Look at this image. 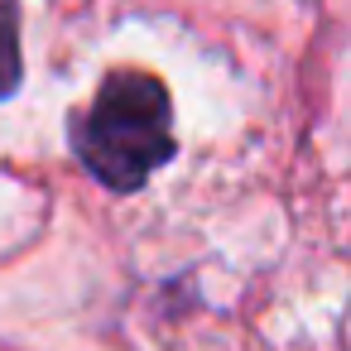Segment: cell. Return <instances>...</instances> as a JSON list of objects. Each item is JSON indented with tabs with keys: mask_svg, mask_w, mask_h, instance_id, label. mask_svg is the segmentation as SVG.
Wrapping results in <instances>:
<instances>
[{
	"mask_svg": "<svg viewBox=\"0 0 351 351\" xmlns=\"http://www.w3.org/2000/svg\"><path fill=\"white\" fill-rule=\"evenodd\" d=\"M73 154L111 193H140L173 159L169 87L140 68H121L97 87V101L73 116Z\"/></svg>",
	"mask_w": 351,
	"mask_h": 351,
	"instance_id": "obj_1",
	"label": "cell"
},
{
	"mask_svg": "<svg viewBox=\"0 0 351 351\" xmlns=\"http://www.w3.org/2000/svg\"><path fill=\"white\" fill-rule=\"evenodd\" d=\"M25 77L20 58V0H0V101H5Z\"/></svg>",
	"mask_w": 351,
	"mask_h": 351,
	"instance_id": "obj_2",
	"label": "cell"
}]
</instances>
